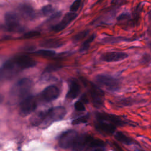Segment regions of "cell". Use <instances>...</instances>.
Here are the masks:
<instances>
[{"mask_svg": "<svg viewBox=\"0 0 151 151\" xmlns=\"http://www.w3.org/2000/svg\"><path fill=\"white\" fill-rule=\"evenodd\" d=\"M37 107V101L34 97L28 96L20 103L19 113L22 117H25L34 111Z\"/></svg>", "mask_w": 151, "mask_h": 151, "instance_id": "cell-9", "label": "cell"}, {"mask_svg": "<svg viewBox=\"0 0 151 151\" xmlns=\"http://www.w3.org/2000/svg\"><path fill=\"white\" fill-rule=\"evenodd\" d=\"M149 48H150V51H151V42H150V43H149Z\"/></svg>", "mask_w": 151, "mask_h": 151, "instance_id": "cell-35", "label": "cell"}, {"mask_svg": "<svg viewBox=\"0 0 151 151\" xmlns=\"http://www.w3.org/2000/svg\"><path fill=\"white\" fill-rule=\"evenodd\" d=\"M81 4V1H80V0L75 1L70 7V9L71 12L75 13V12H76L80 8Z\"/></svg>", "mask_w": 151, "mask_h": 151, "instance_id": "cell-28", "label": "cell"}, {"mask_svg": "<svg viewBox=\"0 0 151 151\" xmlns=\"http://www.w3.org/2000/svg\"><path fill=\"white\" fill-rule=\"evenodd\" d=\"M61 67H62V66L60 65L52 64V65H48V67H47V68L45 69V71L51 72V71H56V70H58L60 69Z\"/></svg>", "mask_w": 151, "mask_h": 151, "instance_id": "cell-31", "label": "cell"}, {"mask_svg": "<svg viewBox=\"0 0 151 151\" xmlns=\"http://www.w3.org/2000/svg\"><path fill=\"white\" fill-rule=\"evenodd\" d=\"M94 80L99 87H102L108 91L114 92L120 88V82L117 78L107 74H98Z\"/></svg>", "mask_w": 151, "mask_h": 151, "instance_id": "cell-3", "label": "cell"}, {"mask_svg": "<svg viewBox=\"0 0 151 151\" xmlns=\"http://www.w3.org/2000/svg\"><path fill=\"white\" fill-rule=\"evenodd\" d=\"M45 111H39L34 114L30 119L31 123L34 126H41L45 117Z\"/></svg>", "mask_w": 151, "mask_h": 151, "instance_id": "cell-17", "label": "cell"}, {"mask_svg": "<svg viewBox=\"0 0 151 151\" xmlns=\"http://www.w3.org/2000/svg\"><path fill=\"white\" fill-rule=\"evenodd\" d=\"M130 13H129L127 12H124L122 13L117 17V20L119 22H122V21H124L125 20L129 19L130 18Z\"/></svg>", "mask_w": 151, "mask_h": 151, "instance_id": "cell-29", "label": "cell"}, {"mask_svg": "<svg viewBox=\"0 0 151 151\" xmlns=\"http://www.w3.org/2000/svg\"><path fill=\"white\" fill-rule=\"evenodd\" d=\"M90 32L89 29H85L81 32H80L76 34L73 37V41L74 42H77L84 39L85 37H86L88 34Z\"/></svg>", "mask_w": 151, "mask_h": 151, "instance_id": "cell-22", "label": "cell"}, {"mask_svg": "<svg viewBox=\"0 0 151 151\" xmlns=\"http://www.w3.org/2000/svg\"><path fill=\"white\" fill-rule=\"evenodd\" d=\"M136 38H128L126 37H105L102 40V42L103 43L106 44H114L118 43L120 42H125V41H131L135 40Z\"/></svg>", "mask_w": 151, "mask_h": 151, "instance_id": "cell-15", "label": "cell"}, {"mask_svg": "<svg viewBox=\"0 0 151 151\" xmlns=\"http://www.w3.org/2000/svg\"><path fill=\"white\" fill-rule=\"evenodd\" d=\"M89 92L93 105L96 108L103 107L104 101V91L97 85L90 83Z\"/></svg>", "mask_w": 151, "mask_h": 151, "instance_id": "cell-6", "label": "cell"}, {"mask_svg": "<svg viewBox=\"0 0 151 151\" xmlns=\"http://www.w3.org/2000/svg\"><path fill=\"white\" fill-rule=\"evenodd\" d=\"M35 54L40 56L45 57H50L55 55V51L50 50H40L36 51Z\"/></svg>", "mask_w": 151, "mask_h": 151, "instance_id": "cell-23", "label": "cell"}, {"mask_svg": "<svg viewBox=\"0 0 151 151\" xmlns=\"http://www.w3.org/2000/svg\"><path fill=\"white\" fill-rule=\"evenodd\" d=\"M77 17V14L74 12H68L65 14L63 18L58 24L55 25L52 29L54 32H59L63 30L67 25L71 22Z\"/></svg>", "mask_w": 151, "mask_h": 151, "instance_id": "cell-12", "label": "cell"}, {"mask_svg": "<svg viewBox=\"0 0 151 151\" xmlns=\"http://www.w3.org/2000/svg\"><path fill=\"white\" fill-rule=\"evenodd\" d=\"M40 35V32L37 31H31L29 32H28L23 35L22 37L24 38H30L32 37H37Z\"/></svg>", "mask_w": 151, "mask_h": 151, "instance_id": "cell-30", "label": "cell"}, {"mask_svg": "<svg viewBox=\"0 0 151 151\" xmlns=\"http://www.w3.org/2000/svg\"><path fill=\"white\" fill-rule=\"evenodd\" d=\"M140 63L143 65H148L151 63V57L148 54H145L140 59Z\"/></svg>", "mask_w": 151, "mask_h": 151, "instance_id": "cell-25", "label": "cell"}, {"mask_svg": "<svg viewBox=\"0 0 151 151\" xmlns=\"http://www.w3.org/2000/svg\"><path fill=\"white\" fill-rule=\"evenodd\" d=\"M95 38H96V34H93L91 35H90L87 40H86L81 44V45L80 47V50H79L80 52H84L87 51L88 50L91 42L94 40Z\"/></svg>", "mask_w": 151, "mask_h": 151, "instance_id": "cell-20", "label": "cell"}, {"mask_svg": "<svg viewBox=\"0 0 151 151\" xmlns=\"http://www.w3.org/2000/svg\"><path fill=\"white\" fill-rule=\"evenodd\" d=\"M89 117H90L89 114L77 117L72 121V124L76 125V124H79L81 123H87L89 119Z\"/></svg>", "mask_w": 151, "mask_h": 151, "instance_id": "cell-24", "label": "cell"}, {"mask_svg": "<svg viewBox=\"0 0 151 151\" xmlns=\"http://www.w3.org/2000/svg\"><path fill=\"white\" fill-rule=\"evenodd\" d=\"M81 87L76 80H71L70 81L68 90L66 94V97L69 99H74L76 98L80 93Z\"/></svg>", "mask_w": 151, "mask_h": 151, "instance_id": "cell-14", "label": "cell"}, {"mask_svg": "<svg viewBox=\"0 0 151 151\" xmlns=\"http://www.w3.org/2000/svg\"><path fill=\"white\" fill-rule=\"evenodd\" d=\"M5 20L7 29L11 32H18L23 31L24 28L21 25L19 17L13 12H8L5 15Z\"/></svg>", "mask_w": 151, "mask_h": 151, "instance_id": "cell-7", "label": "cell"}, {"mask_svg": "<svg viewBox=\"0 0 151 151\" xmlns=\"http://www.w3.org/2000/svg\"><path fill=\"white\" fill-rule=\"evenodd\" d=\"M54 11V8L51 5H47L42 8V12L44 15H50L52 14Z\"/></svg>", "mask_w": 151, "mask_h": 151, "instance_id": "cell-26", "label": "cell"}, {"mask_svg": "<svg viewBox=\"0 0 151 151\" xmlns=\"http://www.w3.org/2000/svg\"><path fill=\"white\" fill-rule=\"evenodd\" d=\"M95 117L96 129L105 134H111L115 132L117 126H122L127 123V122L121 116L105 112L96 113Z\"/></svg>", "mask_w": 151, "mask_h": 151, "instance_id": "cell-1", "label": "cell"}, {"mask_svg": "<svg viewBox=\"0 0 151 151\" xmlns=\"http://www.w3.org/2000/svg\"><path fill=\"white\" fill-rule=\"evenodd\" d=\"M41 95L44 101L50 102L58 97L60 95V90L55 86L51 85L43 90Z\"/></svg>", "mask_w": 151, "mask_h": 151, "instance_id": "cell-11", "label": "cell"}, {"mask_svg": "<svg viewBox=\"0 0 151 151\" xmlns=\"http://www.w3.org/2000/svg\"><path fill=\"white\" fill-rule=\"evenodd\" d=\"M148 19H149V27H148V33L151 36V10L148 13Z\"/></svg>", "mask_w": 151, "mask_h": 151, "instance_id": "cell-32", "label": "cell"}, {"mask_svg": "<svg viewBox=\"0 0 151 151\" xmlns=\"http://www.w3.org/2000/svg\"><path fill=\"white\" fill-rule=\"evenodd\" d=\"M40 45L43 47L48 48H58L64 45V42L57 39H48L41 42Z\"/></svg>", "mask_w": 151, "mask_h": 151, "instance_id": "cell-16", "label": "cell"}, {"mask_svg": "<svg viewBox=\"0 0 151 151\" xmlns=\"http://www.w3.org/2000/svg\"><path fill=\"white\" fill-rule=\"evenodd\" d=\"M128 57V54L123 52H107L101 55L100 59L105 62H115L123 60Z\"/></svg>", "mask_w": 151, "mask_h": 151, "instance_id": "cell-10", "label": "cell"}, {"mask_svg": "<svg viewBox=\"0 0 151 151\" xmlns=\"http://www.w3.org/2000/svg\"><path fill=\"white\" fill-rule=\"evenodd\" d=\"M21 14L27 18H32L34 16V11L32 8L27 5H23L20 7Z\"/></svg>", "mask_w": 151, "mask_h": 151, "instance_id": "cell-18", "label": "cell"}, {"mask_svg": "<svg viewBox=\"0 0 151 151\" xmlns=\"http://www.w3.org/2000/svg\"><path fill=\"white\" fill-rule=\"evenodd\" d=\"M34 60L27 56H19L8 61L4 65L5 69L13 70L18 68L20 70L27 69L35 66Z\"/></svg>", "mask_w": 151, "mask_h": 151, "instance_id": "cell-5", "label": "cell"}, {"mask_svg": "<svg viewBox=\"0 0 151 151\" xmlns=\"http://www.w3.org/2000/svg\"><path fill=\"white\" fill-rule=\"evenodd\" d=\"M135 103V100L130 99V98H124L118 100L116 104V105L119 106V107H124V106H129L132 104H133Z\"/></svg>", "mask_w": 151, "mask_h": 151, "instance_id": "cell-21", "label": "cell"}, {"mask_svg": "<svg viewBox=\"0 0 151 151\" xmlns=\"http://www.w3.org/2000/svg\"><path fill=\"white\" fill-rule=\"evenodd\" d=\"M114 137L116 140H117L119 142L123 144L130 145L133 143V140L130 137H129L121 132H116L114 135Z\"/></svg>", "mask_w": 151, "mask_h": 151, "instance_id": "cell-19", "label": "cell"}, {"mask_svg": "<svg viewBox=\"0 0 151 151\" xmlns=\"http://www.w3.org/2000/svg\"><path fill=\"white\" fill-rule=\"evenodd\" d=\"M90 135L87 134H78L74 145L71 147L73 151H82L86 149Z\"/></svg>", "mask_w": 151, "mask_h": 151, "instance_id": "cell-13", "label": "cell"}, {"mask_svg": "<svg viewBox=\"0 0 151 151\" xmlns=\"http://www.w3.org/2000/svg\"><path fill=\"white\" fill-rule=\"evenodd\" d=\"M113 147L116 149V151H124V150L122 149V147H121L120 146H119L117 143L113 142Z\"/></svg>", "mask_w": 151, "mask_h": 151, "instance_id": "cell-33", "label": "cell"}, {"mask_svg": "<svg viewBox=\"0 0 151 151\" xmlns=\"http://www.w3.org/2000/svg\"><path fill=\"white\" fill-rule=\"evenodd\" d=\"M32 86L31 80L27 78H23L17 82L10 91V99L12 101L17 102L21 100V102L25 99L27 95L29 92Z\"/></svg>", "mask_w": 151, "mask_h": 151, "instance_id": "cell-2", "label": "cell"}, {"mask_svg": "<svg viewBox=\"0 0 151 151\" xmlns=\"http://www.w3.org/2000/svg\"><path fill=\"white\" fill-rule=\"evenodd\" d=\"M66 110L64 107L57 106L45 111V117L41 127L45 128L56 121L61 120L66 114Z\"/></svg>", "mask_w": 151, "mask_h": 151, "instance_id": "cell-4", "label": "cell"}, {"mask_svg": "<svg viewBox=\"0 0 151 151\" xmlns=\"http://www.w3.org/2000/svg\"><path fill=\"white\" fill-rule=\"evenodd\" d=\"M104 150H105V149L104 147H99L93 148L88 151H104Z\"/></svg>", "mask_w": 151, "mask_h": 151, "instance_id": "cell-34", "label": "cell"}, {"mask_svg": "<svg viewBox=\"0 0 151 151\" xmlns=\"http://www.w3.org/2000/svg\"><path fill=\"white\" fill-rule=\"evenodd\" d=\"M78 133L74 130H69L63 133L59 137L58 145L63 149L71 148L74 145Z\"/></svg>", "mask_w": 151, "mask_h": 151, "instance_id": "cell-8", "label": "cell"}, {"mask_svg": "<svg viewBox=\"0 0 151 151\" xmlns=\"http://www.w3.org/2000/svg\"><path fill=\"white\" fill-rule=\"evenodd\" d=\"M74 108L77 111H84L86 110V107L83 102L80 100H78L74 103Z\"/></svg>", "mask_w": 151, "mask_h": 151, "instance_id": "cell-27", "label": "cell"}]
</instances>
